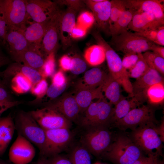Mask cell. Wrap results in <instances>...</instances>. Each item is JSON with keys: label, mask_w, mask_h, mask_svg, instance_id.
Segmentation results:
<instances>
[{"label": "cell", "mask_w": 164, "mask_h": 164, "mask_svg": "<svg viewBox=\"0 0 164 164\" xmlns=\"http://www.w3.org/2000/svg\"><path fill=\"white\" fill-rule=\"evenodd\" d=\"M158 125L150 124L139 126L132 130L128 135L142 151L148 155L159 157L162 155L163 142L155 129Z\"/></svg>", "instance_id": "5b68a950"}, {"label": "cell", "mask_w": 164, "mask_h": 164, "mask_svg": "<svg viewBox=\"0 0 164 164\" xmlns=\"http://www.w3.org/2000/svg\"><path fill=\"white\" fill-rule=\"evenodd\" d=\"M134 13V11L132 10L126 8L115 23L110 29V34L112 37L118 35L128 30V26Z\"/></svg>", "instance_id": "4dcf8cb0"}, {"label": "cell", "mask_w": 164, "mask_h": 164, "mask_svg": "<svg viewBox=\"0 0 164 164\" xmlns=\"http://www.w3.org/2000/svg\"><path fill=\"white\" fill-rule=\"evenodd\" d=\"M9 28L0 11V39L3 44L6 43L5 36Z\"/></svg>", "instance_id": "c3c4849f"}, {"label": "cell", "mask_w": 164, "mask_h": 164, "mask_svg": "<svg viewBox=\"0 0 164 164\" xmlns=\"http://www.w3.org/2000/svg\"><path fill=\"white\" fill-rule=\"evenodd\" d=\"M11 57L15 62L22 63L38 71L43 66L45 60L39 50L35 48L26 50Z\"/></svg>", "instance_id": "603a6c76"}, {"label": "cell", "mask_w": 164, "mask_h": 164, "mask_svg": "<svg viewBox=\"0 0 164 164\" xmlns=\"http://www.w3.org/2000/svg\"><path fill=\"white\" fill-rule=\"evenodd\" d=\"M111 43L117 51L128 53H142L151 51L155 44L135 32L128 30L112 37Z\"/></svg>", "instance_id": "ba28073f"}, {"label": "cell", "mask_w": 164, "mask_h": 164, "mask_svg": "<svg viewBox=\"0 0 164 164\" xmlns=\"http://www.w3.org/2000/svg\"><path fill=\"white\" fill-rule=\"evenodd\" d=\"M0 43H2L3 44V43H2V41H1V40L0 39Z\"/></svg>", "instance_id": "be15d7a7"}, {"label": "cell", "mask_w": 164, "mask_h": 164, "mask_svg": "<svg viewBox=\"0 0 164 164\" xmlns=\"http://www.w3.org/2000/svg\"><path fill=\"white\" fill-rule=\"evenodd\" d=\"M0 101L11 102L14 101L6 90L5 87H0Z\"/></svg>", "instance_id": "816d5d0a"}, {"label": "cell", "mask_w": 164, "mask_h": 164, "mask_svg": "<svg viewBox=\"0 0 164 164\" xmlns=\"http://www.w3.org/2000/svg\"><path fill=\"white\" fill-rule=\"evenodd\" d=\"M77 12L70 9L61 11L59 22L60 39L63 47L66 49L71 44V33L76 25Z\"/></svg>", "instance_id": "ffe728a7"}, {"label": "cell", "mask_w": 164, "mask_h": 164, "mask_svg": "<svg viewBox=\"0 0 164 164\" xmlns=\"http://www.w3.org/2000/svg\"><path fill=\"white\" fill-rule=\"evenodd\" d=\"M46 140L42 153L47 158L60 154L70 145L73 135L70 129L61 128L44 130Z\"/></svg>", "instance_id": "9c48e42d"}, {"label": "cell", "mask_w": 164, "mask_h": 164, "mask_svg": "<svg viewBox=\"0 0 164 164\" xmlns=\"http://www.w3.org/2000/svg\"><path fill=\"white\" fill-rule=\"evenodd\" d=\"M84 57L86 61L92 66L101 64L106 59L104 49L98 44L94 45L87 48L84 51Z\"/></svg>", "instance_id": "f1b7e54d"}, {"label": "cell", "mask_w": 164, "mask_h": 164, "mask_svg": "<svg viewBox=\"0 0 164 164\" xmlns=\"http://www.w3.org/2000/svg\"><path fill=\"white\" fill-rule=\"evenodd\" d=\"M109 128L99 127L85 130L81 136L80 144L91 154L101 157L113 142L115 136Z\"/></svg>", "instance_id": "8992f818"}, {"label": "cell", "mask_w": 164, "mask_h": 164, "mask_svg": "<svg viewBox=\"0 0 164 164\" xmlns=\"http://www.w3.org/2000/svg\"><path fill=\"white\" fill-rule=\"evenodd\" d=\"M0 164H10L0 159Z\"/></svg>", "instance_id": "680465c9"}, {"label": "cell", "mask_w": 164, "mask_h": 164, "mask_svg": "<svg viewBox=\"0 0 164 164\" xmlns=\"http://www.w3.org/2000/svg\"><path fill=\"white\" fill-rule=\"evenodd\" d=\"M93 1L96 2H100L104 1L105 0H92Z\"/></svg>", "instance_id": "91938a15"}, {"label": "cell", "mask_w": 164, "mask_h": 164, "mask_svg": "<svg viewBox=\"0 0 164 164\" xmlns=\"http://www.w3.org/2000/svg\"><path fill=\"white\" fill-rule=\"evenodd\" d=\"M54 2L57 5H65L67 8L77 12L84 7L85 5L83 0H60Z\"/></svg>", "instance_id": "60d3db41"}, {"label": "cell", "mask_w": 164, "mask_h": 164, "mask_svg": "<svg viewBox=\"0 0 164 164\" xmlns=\"http://www.w3.org/2000/svg\"><path fill=\"white\" fill-rule=\"evenodd\" d=\"M26 9L29 16L35 22H48L59 10L57 5L50 0H26Z\"/></svg>", "instance_id": "7c38bea8"}, {"label": "cell", "mask_w": 164, "mask_h": 164, "mask_svg": "<svg viewBox=\"0 0 164 164\" xmlns=\"http://www.w3.org/2000/svg\"><path fill=\"white\" fill-rule=\"evenodd\" d=\"M87 30L76 24L71 33V38L77 39L84 37L87 34Z\"/></svg>", "instance_id": "bcb514c9"}, {"label": "cell", "mask_w": 164, "mask_h": 164, "mask_svg": "<svg viewBox=\"0 0 164 164\" xmlns=\"http://www.w3.org/2000/svg\"><path fill=\"white\" fill-rule=\"evenodd\" d=\"M44 130L61 128L70 129L72 122L56 110L43 107L28 112Z\"/></svg>", "instance_id": "8fae6325"}, {"label": "cell", "mask_w": 164, "mask_h": 164, "mask_svg": "<svg viewBox=\"0 0 164 164\" xmlns=\"http://www.w3.org/2000/svg\"><path fill=\"white\" fill-rule=\"evenodd\" d=\"M15 130L14 121L11 115L0 118V156L6 150Z\"/></svg>", "instance_id": "cb8c5ba5"}, {"label": "cell", "mask_w": 164, "mask_h": 164, "mask_svg": "<svg viewBox=\"0 0 164 164\" xmlns=\"http://www.w3.org/2000/svg\"><path fill=\"white\" fill-rule=\"evenodd\" d=\"M108 74L101 68L95 67L86 71L83 77L84 85L91 88H96L102 85Z\"/></svg>", "instance_id": "83f0119b"}, {"label": "cell", "mask_w": 164, "mask_h": 164, "mask_svg": "<svg viewBox=\"0 0 164 164\" xmlns=\"http://www.w3.org/2000/svg\"><path fill=\"white\" fill-rule=\"evenodd\" d=\"M158 164H164L163 161L160 160Z\"/></svg>", "instance_id": "94428289"}, {"label": "cell", "mask_w": 164, "mask_h": 164, "mask_svg": "<svg viewBox=\"0 0 164 164\" xmlns=\"http://www.w3.org/2000/svg\"><path fill=\"white\" fill-rule=\"evenodd\" d=\"M67 84V82L61 86H57L51 83L48 87L46 94L48 97L51 99L56 98L64 91Z\"/></svg>", "instance_id": "7bdbcfd3"}, {"label": "cell", "mask_w": 164, "mask_h": 164, "mask_svg": "<svg viewBox=\"0 0 164 164\" xmlns=\"http://www.w3.org/2000/svg\"><path fill=\"white\" fill-rule=\"evenodd\" d=\"M22 103L21 101H15L7 102L0 101V118L5 111L13 107L18 105Z\"/></svg>", "instance_id": "f907efd6"}, {"label": "cell", "mask_w": 164, "mask_h": 164, "mask_svg": "<svg viewBox=\"0 0 164 164\" xmlns=\"http://www.w3.org/2000/svg\"><path fill=\"white\" fill-rule=\"evenodd\" d=\"M33 164H50L48 158L39 155L36 162Z\"/></svg>", "instance_id": "11a10c76"}, {"label": "cell", "mask_w": 164, "mask_h": 164, "mask_svg": "<svg viewBox=\"0 0 164 164\" xmlns=\"http://www.w3.org/2000/svg\"><path fill=\"white\" fill-rule=\"evenodd\" d=\"M159 157L156 155H142L132 164H158L160 161Z\"/></svg>", "instance_id": "ee69618b"}, {"label": "cell", "mask_w": 164, "mask_h": 164, "mask_svg": "<svg viewBox=\"0 0 164 164\" xmlns=\"http://www.w3.org/2000/svg\"><path fill=\"white\" fill-rule=\"evenodd\" d=\"M121 86L109 73H108L107 77L103 84L102 91L109 102L114 105L125 97L121 93Z\"/></svg>", "instance_id": "484cf974"}, {"label": "cell", "mask_w": 164, "mask_h": 164, "mask_svg": "<svg viewBox=\"0 0 164 164\" xmlns=\"http://www.w3.org/2000/svg\"><path fill=\"white\" fill-rule=\"evenodd\" d=\"M149 68L142 53H140L139 59L135 65L128 71V77L129 78H138L143 75Z\"/></svg>", "instance_id": "d590c367"}, {"label": "cell", "mask_w": 164, "mask_h": 164, "mask_svg": "<svg viewBox=\"0 0 164 164\" xmlns=\"http://www.w3.org/2000/svg\"><path fill=\"white\" fill-rule=\"evenodd\" d=\"M111 5L109 19V29L116 22L126 7L124 0L111 1Z\"/></svg>", "instance_id": "e575fe53"}, {"label": "cell", "mask_w": 164, "mask_h": 164, "mask_svg": "<svg viewBox=\"0 0 164 164\" xmlns=\"http://www.w3.org/2000/svg\"><path fill=\"white\" fill-rule=\"evenodd\" d=\"M36 152L32 144L18 134L9 149V160L14 164H27L32 161Z\"/></svg>", "instance_id": "5bb4252c"}, {"label": "cell", "mask_w": 164, "mask_h": 164, "mask_svg": "<svg viewBox=\"0 0 164 164\" xmlns=\"http://www.w3.org/2000/svg\"><path fill=\"white\" fill-rule=\"evenodd\" d=\"M15 130L19 134L43 153L45 142V130L38 124L28 112L20 110L17 113L14 121Z\"/></svg>", "instance_id": "277c9868"}, {"label": "cell", "mask_w": 164, "mask_h": 164, "mask_svg": "<svg viewBox=\"0 0 164 164\" xmlns=\"http://www.w3.org/2000/svg\"><path fill=\"white\" fill-rule=\"evenodd\" d=\"M95 23V19L92 12L85 11L81 12L78 16L76 24L88 30Z\"/></svg>", "instance_id": "74e56055"}, {"label": "cell", "mask_w": 164, "mask_h": 164, "mask_svg": "<svg viewBox=\"0 0 164 164\" xmlns=\"http://www.w3.org/2000/svg\"><path fill=\"white\" fill-rule=\"evenodd\" d=\"M104 97L92 102L79 116L77 122L86 130L90 128H109L113 123L114 107Z\"/></svg>", "instance_id": "7a4b0ae2"}, {"label": "cell", "mask_w": 164, "mask_h": 164, "mask_svg": "<svg viewBox=\"0 0 164 164\" xmlns=\"http://www.w3.org/2000/svg\"><path fill=\"white\" fill-rule=\"evenodd\" d=\"M155 130L162 142L164 141V119L161 123L155 127Z\"/></svg>", "instance_id": "db71d44e"}, {"label": "cell", "mask_w": 164, "mask_h": 164, "mask_svg": "<svg viewBox=\"0 0 164 164\" xmlns=\"http://www.w3.org/2000/svg\"><path fill=\"white\" fill-rule=\"evenodd\" d=\"M71 57V66L70 70L72 74L79 75L86 70L87 67V63L81 57L75 55Z\"/></svg>", "instance_id": "f35d334b"}, {"label": "cell", "mask_w": 164, "mask_h": 164, "mask_svg": "<svg viewBox=\"0 0 164 164\" xmlns=\"http://www.w3.org/2000/svg\"><path fill=\"white\" fill-rule=\"evenodd\" d=\"M164 81V78L156 70L149 67L142 76L137 78L132 83V93L130 97L134 98L140 104L146 101V93L151 85L156 83Z\"/></svg>", "instance_id": "9a60e30c"}, {"label": "cell", "mask_w": 164, "mask_h": 164, "mask_svg": "<svg viewBox=\"0 0 164 164\" xmlns=\"http://www.w3.org/2000/svg\"><path fill=\"white\" fill-rule=\"evenodd\" d=\"M9 61L8 58L3 54L0 50V63L4 66L8 63Z\"/></svg>", "instance_id": "9f6ffc18"}, {"label": "cell", "mask_w": 164, "mask_h": 164, "mask_svg": "<svg viewBox=\"0 0 164 164\" xmlns=\"http://www.w3.org/2000/svg\"><path fill=\"white\" fill-rule=\"evenodd\" d=\"M164 58V47L154 44L152 46L151 51Z\"/></svg>", "instance_id": "f5cc1de1"}, {"label": "cell", "mask_w": 164, "mask_h": 164, "mask_svg": "<svg viewBox=\"0 0 164 164\" xmlns=\"http://www.w3.org/2000/svg\"><path fill=\"white\" fill-rule=\"evenodd\" d=\"M2 66H3V65L0 63V67ZM0 87H5V86L2 83V80L1 79V78L0 76Z\"/></svg>", "instance_id": "6f0895ef"}, {"label": "cell", "mask_w": 164, "mask_h": 164, "mask_svg": "<svg viewBox=\"0 0 164 164\" xmlns=\"http://www.w3.org/2000/svg\"><path fill=\"white\" fill-rule=\"evenodd\" d=\"M94 164H103V163H100V162H96Z\"/></svg>", "instance_id": "6125c7cd"}, {"label": "cell", "mask_w": 164, "mask_h": 164, "mask_svg": "<svg viewBox=\"0 0 164 164\" xmlns=\"http://www.w3.org/2000/svg\"><path fill=\"white\" fill-rule=\"evenodd\" d=\"M0 11L9 29L20 28L28 18L26 0H0Z\"/></svg>", "instance_id": "30bf717a"}, {"label": "cell", "mask_w": 164, "mask_h": 164, "mask_svg": "<svg viewBox=\"0 0 164 164\" xmlns=\"http://www.w3.org/2000/svg\"><path fill=\"white\" fill-rule=\"evenodd\" d=\"M69 159L72 164H91L90 153L80 144L73 148Z\"/></svg>", "instance_id": "1f68e13d"}, {"label": "cell", "mask_w": 164, "mask_h": 164, "mask_svg": "<svg viewBox=\"0 0 164 164\" xmlns=\"http://www.w3.org/2000/svg\"><path fill=\"white\" fill-rule=\"evenodd\" d=\"M164 25L152 14L144 12H135L128 29L135 32H140Z\"/></svg>", "instance_id": "44dd1931"}, {"label": "cell", "mask_w": 164, "mask_h": 164, "mask_svg": "<svg viewBox=\"0 0 164 164\" xmlns=\"http://www.w3.org/2000/svg\"><path fill=\"white\" fill-rule=\"evenodd\" d=\"M126 98L125 97L114 105L112 125L125 117L132 110L142 105L134 98L129 100Z\"/></svg>", "instance_id": "4316f807"}, {"label": "cell", "mask_w": 164, "mask_h": 164, "mask_svg": "<svg viewBox=\"0 0 164 164\" xmlns=\"http://www.w3.org/2000/svg\"><path fill=\"white\" fill-rule=\"evenodd\" d=\"M5 41L9 47L11 56L28 49H37L27 40L22 29H9L6 35Z\"/></svg>", "instance_id": "7402d4cb"}, {"label": "cell", "mask_w": 164, "mask_h": 164, "mask_svg": "<svg viewBox=\"0 0 164 164\" xmlns=\"http://www.w3.org/2000/svg\"><path fill=\"white\" fill-rule=\"evenodd\" d=\"M126 8L134 12H144L152 14L164 23L163 0H124Z\"/></svg>", "instance_id": "e0dca14e"}, {"label": "cell", "mask_w": 164, "mask_h": 164, "mask_svg": "<svg viewBox=\"0 0 164 164\" xmlns=\"http://www.w3.org/2000/svg\"><path fill=\"white\" fill-rule=\"evenodd\" d=\"M58 111L72 122L77 123L80 115V110L74 95L66 94L60 97L43 104Z\"/></svg>", "instance_id": "4fadbf2b"}, {"label": "cell", "mask_w": 164, "mask_h": 164, "mask_svg": "<svg viewBox=\"0 0 164 164\" xmlns=\"http://www.w3.org/2000/svg\"><path fill=\"white\" fill-rule=\"evenodd\" d=\"M55 69V53H52L46 56L44 64L39 71L43 78L53 76Z\"/></svg>", "instance_id": "8d00e7d4"}, {"label": "cell", "mask_w": 164, "mask_h": 164, "mask_svg": "<svg viewBox=\"0 0 164 164\" xmlns=\"http://www.w3.org/2000/svg\"><path fill=\"white\" fill-rule=\"evenodd\" d=\"M48 87L46 78H42L32 86L30 91L36 97V99H40L46 94Z\"/></svg>", "instance_id": "ab89813d"}, {"label": "cell", "mask_w": 164, "mask_h": 164, "mask_svg": "<svg viewBox=\"0 0 164 164\" xmlns=\"http://www.w3.org/2000/svg\"><path fill=\"white\" fill-rule=\"evenodd\" d=\"M61 11L59 10L48 22L42 40V48L46 56L55 53L60 39L59 22Z\"/></svg>", "instance_id": "ac0fdd59"}, {"label": "cell", "mask_w": 164, "mask_h": 164, "mask_svg": "<svg viewBox=\"0 0 164 164\" xmlns=\"http://www.w3.org/2000/svg\"><path fill=\"white\" fill-rule=\"evenodd\" d=\"M143 152L128 136H115L111 144L101 157L114 164H132Z\"/></svg>", "instance_id": "3957f363"}, {"label": "cell", "mask_w": 164, "mask_h": 164, "mask_svg": "<svg viewBox=\"0 0 164 164\" xmlns=\"http://www.w3.org/2000/svg\"><path fill=\"white\" fill-rule=\"evenodd\" d=\"M140 53H128L125 54L122 60V65L124 68L127 70L132 68L138 61Z\"/></svg>", "instance_id": "b9f144b4"}, {"label": "cell", "mask_w": 164, "mask_h": 164, "mask_svg": "<svg viewBox=\"0 0 164 164\" xmlns=\"http://www.w3.org/2000/svg\"><path fill=\"white\" fill-rule=\"evenodd\" d=\"M155 108L149 104H142L132 110L125 117L118 120L112 125L121 130H132L143 125H158L155 116Z\"/></svg>", "instance_id": "52a82bcc"}, {"label": "cell", "mask_w": 164, "mask_h": 164, "mask_svg": "<svg viewBox=\"0 0 164 164\" xmlns=\"http://www.w3.org/2000/svg\"><path fill=\"white\" fill-rule=\"evenodd\" d=\"M83 1L92 11L95 23L99 29L110 34L109 22L111 5V1L105 0L100 2H94L92 0H83Z\"/></svg>", "instance_id": "2e32d148"}, {"label": "cell", "mask_w": 164, "mask_h": 164, "mask_svg": "<svg viewBox=\"0 0 164 164\" xmlns=\"http://www.w3.org/2000/svg\"><path fill=\"white\" fill-rule=\"evenodd\" d=\"M0 76L4 86L9 85L13 91L18 94L30 91L32 86L43 78L39 71L16 62L0 72Z\"/></svg>", "instance_id": "6da1fadb"}, {"label": "cell", "mask_w": 164, "mask_h": 164, "mask_svg": "<svg viewBox=\"0 0 164 164\" xmlns=\"http://www.w3.org/2000/svg\"><path fill=\"white\" fill-rule=\"evenodd\" d=\"M59 65L61 69L64 71L70 70L71 66V57L67 55H63L59 60Z\"/></svg>", "instance_id": "681fc988"}, {"label": "cell", "mask_w": 164, "mask_h": 164, "mask_svg": "<svg viewBox=\"0 0 164 164\" xmlns=\"http://www.w3.org/2000/svg\"><path fill=\"white\" fill-rule=\"evenodd\" d=\"M48 158L50 164H72L69 158L60 154Z\"/></svg>", "instance_id": "7dc6e473"}, {"label": "cell", "mask_w": 164, "mask_h": 164, "mask_svg": "<svg viewBox=\"0 0 164 164\" xmlns=\"http://www.w3.org/2000/svg\"><path fill=\"white\" fill-rule=\"evenodd\" d=\"M48 22L45 23L35 22L31 24L26 29H22L27 40L38 50H39L40 48L41 43L45 33Z\"/></svg>", "instance_id": "d4e9b609"}, {"label": "cell", "mask_w": 164, "mask_h": 164, "mask_svg": "<svg viewBox=\"0 0 164 164\" xmlns=\"http://www.w3.org/2000/svg\"><path fill=\"white\" fill-rule=\"evenodd\" d=\"M103 84L96 88H91L81 83L77 84L74 95L80 110V115L88 108L93 101L104 97L102 91Z\"/></svg>", "instance_id": "d6986e66"}, {"label": "cell", "mask_w": 164, "mask_h": 164, "mask_svg": "<svg viewBox=\"0 0 164 164\" xmlns=\"http://www.w3.org/2000/svg\"><path fill=\"white\" fill-rule=\"evenodd\" d=\"M142 55L150 68L156 70L162 75H164V58L150 51L145 52Z\"/></svg>", "instance_id": "d6a6232c"}, {"label": "cell", "mask_w": 164, "mask_h": 164, "mask_svg": "<svg viewBox=\"0 0 164 164\" xmlns=\"http://www.w3.org/2000/svg\"><path fill=\"white\" fill-rule=\"evenodd\" d=\"M67 82L62 70H60L53 75L52 84L57 86H61Z\"/></svg>", "instance_id": "f6af8a7d"}, {"label": "cell", "mask_w": 164, "mask_h": 164, "mask_svg": "<svg viewBox=\"0 0 164 164\" xmlns=\"http://www.w3.org/2000/svg\"><path fill=\"white\" fill-rule=\"evenodd\" d=\"M135 33L156 44L164 46V25L155 29Z\"/></svg>", "instance_id": "836d02e7"}, {"label": "cell", "mask_w": 164, "mask_h": 164, "mask_svg": "<svg viewBox=\"0 0 164 164\" xmlns=\"http://www.w3.org/2000/svg\"><path fill=\"white\" fill-rule=\"evenodd\" d=\"M146 101L152 106L162 104L164 101V82H158L150 86L146 93Z\"/></svg>", "instance_id": "f546056e"}]
</instances>
